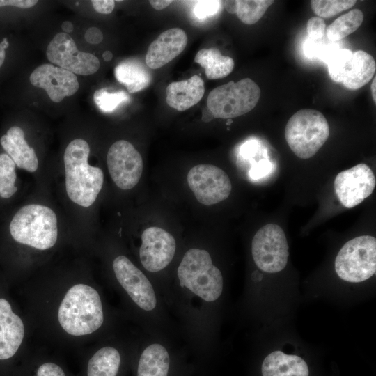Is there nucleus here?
<instances>
[{
	"instance_id": "f257e3e1",
	"label": "nucleus",
	"mask_w": 376,
	"mask_h": 376,
	"mask_svg": "<svg viewBox=\"0 0 376 376\" xmlns=\"http://www.w3.org/2000/svg\"><path fill=\"white\" fill-rule=\"evenodd\" d=\"M89 153L88 142L75 139L68 143L63 155L67 194L84 207L94 203L104 182L102 170L88 163Z\"/></svg>"
},
{
	"instance_id": "f03ea898",
	"label": "nucleus",
	"mask_w": 376,
	"mask_h": 376,
	"mask_svg": "<svg viewBox=\"0 0 376 376\" xmlns=\"http://www.w3.org/2000/svg\"><path fill=\"white\" fill-rule=\"evenodd\" d=\"M58 318L61 327L70 335L84 336L95 331L104 321L98 292L86 284L73 285L61 303Z\"/></svg>"
},
{
	"instance_id": "7ed1b4c3",
	"label": "nucleus",
	"mask_w": 376,
	"mask_h": 376,
	"mask_svg": "<svg viewBox=\"0 0 376 376\" xmlns=\"http://www.w3.org/2000/svg\"><path fill=\"white\" fill-rule=\"evenodd\" d=\"M9 230L16 242L46 250L54 246L57 241V217L53 210L45 205H26L15 213Z\"/></svg>"
},
{
	"instance_id": "20e7f679",
	"label": "nucleus",
	"mask_w": 376,
	"mask_h": 376,
	"mask_svg": "<svg viewBox=\"0 0 376 376\" xmlns=\"http://www.w3.org/2000/svg\"><path fill=\"white\" fill-rule=\"evenodd\" d=\"M180 285L206 301H214L221 295L223 277L213 265L210 253L203 249H190L178 268Z\"/></svg>"
},
{
	"instance_id": "39448f33",
	"label": "nucleus",
	"mask_w": 376,
	"mask_h": 376,
	"mask_svg": "<svg viewBox=\"0 0 376 376\" xmlns=\"http://www.w3.org/2000/svg\"><path fill=\"white\" fill-rule=\"evenodd\" d=\"M329 127L319 111L304 109L294 113L285 128V140L296 156L306 159L314 156L327 141Z\"/></svg>"
},
{
	"instance_id": "423d86ee",
	"label": "nucleus",
	"mask_w": 376,
	"mask_h": 376,
	"mask_svg": "<svg viewBox=\"0 0 376 376\" xmlns=\"http://www.w3.org/2000/svg\"><path fill=\"white\" fill-rule=\"evenodd\" d=\"M260 97V89L249 78L228 83L212 90L207 99V107L216 118H232L251 111Z\"/></svg>"
},
{
	"instance_id": "0eeeda50",
	"label": "nucleus",
	"mask_w": 376,
	"mask_h": 376,
	"mask_svg": "<svg viewBox=\"0 0 376 376\" xmlns=\"http://www.w3.org/2000/svg\"><path fill=\"white\" fill-rule=\"evenodd\" d=\"M335 270L343 280L359 283L376 271V239L362 235L347 242L335 259Z\"/></svg>"
},
{
	"instance_id": "6e6552de",
	"label": "nucleus",
	"mask_w": 376,
	"mask_h": 376,
	"mask_svg": "<svg viewBox=\"0 0 376 376\" xmlns=\"http://www.w3.org/2000/svg\"><path fill=\"white\" fill-rule=\"evenodd\" d=\"M288 244L283 229L275 224L261 227L255 234L251 252L257 267L268 273L285 268L289 256Z\"/></svg>"
},
{
	"instance_id": "1a4fd4ad",
	"label": "nucleus",
	"mask_w": 376,
	"mask_h": 376,
	"mask_svg": "<svg viewBox=\"0 0 376 376\" xmlns=\"http://www.w3.org/2000/svg\"><path fill=\"white\" fill-rule=\"evenodd\" d=\"M187 182L197 201L206 205L226 200L232 189L228 175L212 164L192 167L187 174Z\"/></svg>"
},
{
	"instance_id": "9d476101",
	"label": "nucleus",
	"mask_w": 376,
	"mask_h": 376,
	"mask_svg": "<svg viewBox=\"0 0 376 376\" xmlns=\"http://www.w3.org/2000/svg\"><path fill=\"white\" fill-rule=\"evenodd\" d=\"M107 164L111 179L120 189H130L140 180L143 159L129 141L119 140L113 143L108 150Z\"/></svg>"
},
{
	"instance_id": "9b49d317",
	"label": "nucleus",
	"mask_w": 376,
	"mask_h": 376,
	"mask_svg": "<svg viewBox=\"0 0 376 376\" xmlns=\"http://www.w3.org/2000/svg\"><path fill=\"white\" fill-rule=\"evenodd\" d=\"M48 60L75 75H89L100 68L99 59L91 53L79 51L69 34L57 33L47 47Z\"/></svg>"
},
{
	"instance_id": "f8f14e48",
	"label": "nucleus",
	"mask_w": 376,
	"mask_h": 376,
	"mask_svg": "<svg viewBox=\"0 0 376 376\" xmlns=\"http://www.w3.org/2000/svg\"><path fill=\"white\" fill-rule=\"evenodd\" d=\"M375 175L366 164H359L340 172L334 180L336 194L341 204L352 208L360 204L373 191Z\"/></svg>"
},
{
	"instance_id": "ddd939ff",
	"label": "nucleus",
	"mask_w": 376,
	"mask_h": 376,
	"mask_svg": "<svg viewBox=\"0 0 376 376\" xmlns=\"http://www.w3.org/2000/svg\"><path fill=\"white\" fill-rule=\"evenodd\" d=\"M113 269L118 281L137 306L145 311L155 308L157 300L150 282L127 257H116Z\"/></svg>"
},
{
	"instance_id": "4468645a",
	"label": "nucleus",
	"mask_w": 376,
	"mask_h": 376,
	"mask_svg": "<svg viewBox=\"0 0 376 376\" xmlns=\"http://www.w3.org/2000/svg\"><path fill=\"white\" fill-rule=\"evenodd\" d=\"M175 249V240L169 233L157 226L147 228L141 235V264L149 272H159L171 263Z\"/></svg>"
},
{
	"instance_id": "2eb2a0df",
	"label": "nucleus",
	"mask_w": 376,
	"mask_h": 376,
	"mask_svg": "<svg viewBox=\"0 0 376 376\" xmlns=\"http://www.w3.org/2000/svg\"><path fill=\"white\" fill-rule=\"evenodd\" d=\"M29 79L33 86L43 88L49 98L57 103L75 94L79 88L75 74L52 64L39 65Z\"/></svg>"
},
{
	"instance_id": "dca6fc26",
	"label": "nucleus",
	"mask_w": 376,
	"mask_h": 376,
	"mask_svg": "<svg viewBox=\"0 0 376 376\" xmlns=\"http://www.w3.org/2000/svg\"><path fill=\"white\" fill-rule=\"evenodd\" d=\"M187 44L186 33L173 28L162 32L151 42L146 55V63L151 69H158L178 56Z\"/></svg>"
},
{
	"instance_id": "f3484780",
	"label": "nucleus",
	"mask_w": 376,
	"mask_h": 376,
	"mask_svg": "<svg viewBox=\"0 0 376 376\" xmlns=\"http://www.w3.org/2000/svg\"><path fill=\"white\" fill-rule=\"evenodd\" d=\"M24 327L7 300L0 298V361L13 357L22 343Z\"/></svg>"
},
{
	"instance_id": "a211bd4d",
	"label": "nucleus",
	"mask_w": 376,
	"mask_h": 376,
	"mask_svg": "<svg viewBox=\"0 0 376 376\" xmlns=\"http://www.w3.org/2000/svg\"><path fill=\"white\" fill-rule=\"evenodd\" d=\"M0 143L15 165L29 172H35L38 161L34 149L29 146L24 132L18 126H13L1 136Z\"/></svg>"
},
{
	"instance_id": "6ab92c4d",
	"label": "nucleus",
	"mask_w": 376,
	"mask_h": 376,
	"mask_svg": "<svg viewBox=\"0 0 376 376\" xmlns=\"http://www.w3.org/2000/svg\"><path fill=\"white\" fill-rule=\"evenodd\" d=\"M205 93L203 80L198 75L170 83L166 88V102L179 111H185L196 104Z\"/></svg>"
},
{
	"instance_id": "aec40b11",
	"label": "nucleus",
	"mask_w": 376,
	"mask_h": 376,
	"mask_svg": "<svg viewBox=\"0 0 376 376\" xmlns=\"http://www.w3.org/2000/svg\"><path fill=\"white\" fill-rule=\"evenodd\" d=\"M261 373L262 376H309V369L301 357L276 350L264 359Z\"/></svg>"
},
{
	"instance_id": "412c9836",
	"label": "nucleus",
	"mask_w": 376,
	"mask_h": 376,
	"mask_svg": "<svg viewBox=\"0 0 376 376\" xmlns=\"http://www.w3.org/2000/svg\"><path fill=\"white\" fill-rule=\"evenodd\" d=\"M375 70L373 57L364 51H357L352 54L342 83L348 89H359L372 79Z\"/></svg>"
},
{
	"instance_id": "4be33fe9",
	"label": "nucleus",
	"mask_w": 376,
	"mask_h": 376,
	"mask_svg": "<svg viewBox=\"0 0 376 376\" xmlns=\"http://www.w3.org/2000/svg\"><path fill=\"white\" fill-rule=\"evenodd\" d=\"M116 79L124 85L130 93L146 88L151 81V75L139 61L127 59L120 63L114 70Z\"/></svg>"
},
{
	"instance_id": "5701e85b",
	"label": "nucleus",
	"mask_w": 376,
	"mask_h": 376,
	"mask_svg": "<svg viewBox=\"0 0 376 376\" xmlns=\"http://www.w3.org/2000/svg\"><path fill=\"white\" fill-rule=\"evenodd\" d=\"M170 358L166 348L152 344L142 352L138 364L137 376H167Z\"/></svg>"
},
{
	"instance_id": "b1692460",
	"label": "nucleus",
	"mask_w": 376,
	"mask_h": 376,
	"mask_svg": "<svg viewBox=\"0 0 376 376\" xmlns=\"http://www.w3.org/2000/svg\"><path fill=\"white\" fill-rule=\"evenodd\" d=\"M194 62L204 68L209 79H221L228 75L234 68L231 57L223 56L214 47L200 49L195 56Z\"/></svg>"
},
{
	"instance_id": "393cba45",
	"label": "nucleus",
	"mask_w": 376,
	"mask_h": 376,
	"mask_svg": "<svg viewBox=\"0 0 376 376\" xmlns=\"http://www.w3.org/2000/svg\"><path fill=\"white\" fill-rule=\"evenodd\" d=\"M120 364V355L112 347H104L90 359L87 376H116Z\"/></svg>"
},
{
	"instance_id": "a878e982",
	"label": "nucleus",
	"mask_w": 376,
	"mask_h": 376,
	"mask_svg": "<svg viewBox=\"0 0 376 376\" xmlns=\"http://www.w3.org/2000/svg\"><path fill=\"white\" fill-rule=\"evenodd\" d=\"M363 14L359 9L355 8L340 16L327 29V38L333 42L354 32L362 24Z\"/></svg>"
},
{
	"instance_id": "bb28decb",
	"label": "nucleus",
	"mask_w": 376,
	"mask_h": 376,
	"mask_svg": "<svg viewBox=\"0 0 376 376\" xmlns=\"http://www.w3.org/2000/svg\"><path fill=\"white\" fill-rule=\"evenodd\" d=\"M273 3L272 0H239L236 14L242 22L251 25L263 16Z\"/></svg>"
},
{
	"instance_id": "cd10ccee",
	"label": "nucleus",
	"mask_w": 376,
	"mask_h": 376,
	"mask_svg": "<svg viewBox=\"0 0 376 376\" xmlns=\"http://www.w3.org/2000/svg\"><path fill=\"white\" fill-rule=\"evenodd\" d=\"M15 164L7 154H0V196L11 197L17 191Z\"/></svg>"
},
{
	"instance_id": "c85d7f7f",
	"label": "nucleus",
	"mask_w": 376,
	"mask_h": 376,
	"mask_svg": "<svg viewBox=\"0 0 376 376\" xmlns=\"http://www.w3.org/2000/svg\"><path fill=\"white\" fill-rule=\"evenodd\" d=\"M352 52L348 49H338L327 60L328 72L336 82H342Z\"/></svg>"
},
{
	"instance_id": "c756f323",
	"label": "nucleus",
	"mask_w": 376,
	"mask_h": 376,
	"mask_svg": "<svg viewBox=\"0 0 376 376\" xmlns=\"http://www.w3.org/2000/svg\"><path fill=\"white\" fill-rule=\"evenodd\" d=\"M356 2L355 0H313L311 6L320 18H328L352 8Z\"/></svg>"
},
{
	"instance_id": "7c9ffc66",
	"label": "nucleus",
	"mask_w": 376,
	"mask_h": 376,
	"mask_svg": "<svg viewBox=\"0 0 376 376\" xmlns=\"http://www.w3.org/2000/svg\"><path fill=\"white\" fill-rule=\"evenodd\" d=\"M128 100L129 96L124 91L109 92L105 88L97 90L93 95V100L97 107L105 113L113 111L120 104L126 102Z\"/></svg>"
},
{
	"instance_id": "2f4dec72",
	"label": "nucleus",
	"mask_w": 376,
	"mask_h": 376,
	"mask_svg": "<svg viewBox=\"0 0 376 376\" xmlns=\"http://www.w3.org/2000/svg\"><path fill=\"white\" fill-rule=\"evenodd\" d=\"M338 49V46L335 42L326 41L323 38L319 40L308 38L304 45V51L308 58L320 59L325 63L331 53Z\"/></svg>"
},
{
	"instance_id": "473e14b6",
	"label": "nucleus",
	"mask_w": 376,
	"mask_h": 376,
	"mask_svg": "<svg viewBox=\"0 0 376 376\" xmlns=\"http://www.w3.org/2000/svg\"><path fill=\"white\" fill-rule=\"evenodd\" d=\"M222 5L221 1H199L195 4L194 13L198 18L204 19L217 13Z\"/></svg>"
},
{
	"instance_id": "72a5a7b5",
	"label": "nucleus",
	"mask_w": 376,
	"mask_h": 376,
	"mask_svg": "<svg viewBox=\"0 0 376 376\" xmlns=\"http://www.w3.org/2000/svg\"><path fill=\"white\" fill-rule=\"evenodd\" d=\"M326 24L322 18L313 17L307 22L306 31L308 38L319 40L324 37Z\"/></svg>"
},
{
	"instance_id": "f704fd0d",
	"label": "nucleus",
	"mask_w": 376,
	"mask_h": 376,
	"mask_svg": "<svg viewBox=\"0 0 376 376\" xmlns=\"http://www.w3.org/2000/svg\"><path fill=\"white\" fill-rule=\"evenodd\" d=\"M37 376H65L63 369L56 363L47 362L37 370Z\"/></svg>"
},
{
	"instance_id": "c9c22d12",
	"label": "nucleus",
	"mask_w": 376,
	"mask_h": 376,
	"mask_svg": "<svg viewBox=\"0 0 376 376\" xmlns=\"http://www.w3.org/2000/svg\"><path fill=\"white\" fill-rule=\"evenodd\" d=\"M113 0H93L91 1L93 8L101 14L111 13L115 7Z\"/></svg>"
},
{
	"instance_id": "e433bc0d",
	"label": "nucleus",
	"mask_w": 376,
	"mask_h": 376,
	"mask_svg": "<svg viewBox=\"0 0 376 376\" xmlns=\"http://www.w3.org/2000/svg\"><path fill=\"white\" fill-rule=\"evenodd\" d=\"M37 3V0H0V7L12 6L20 8H30Z\"/></svg>"
},
{
	"instance_id": "4c0bfd02",
	"label": "nucleus",
	"mask_w": 376,
	"mask_h": 376,
	"mask_svg": "<svg viewBox=\"0 0 376 376\" xmlns=\"http://www.w3.org/2000/svg\"><path fill=\"white\" fill-rule=\"evenodd\" d=\"M84 37L86 40L91 44H98L103 40L102 31L96 27L88 29L85 33Z\"/></svg>"
},
{
	"instance_id": "58836bf2",
	"label": "nucleus",
	"mask_w": 376,
	"mask_h": 376,
	"mask_svg": "<svg viewBox=\"0 0 376 376\" xmlns=\"http://www.w3.org/2000/svg\"><path fill=\"white\" fill-rule=\"evenodd\" d=\"M149 3L153 8H155V10H160L164 8H166L167 6L171 4V3H173V1L171 0H150Z\"/></svg>"
},
{
	"instance_id": "ea45409f",
	"label": "nucleus",
	"mask_w": 376,
	"mask_h": 376,
	"mask_svg": "<svg viewBox=\"0 0 376 376\" xmlns=\"http://www.w3.org/2000/svg\"><path fill=\"white\" fill-rule=\"evenodd\" d=\"M222 4L230 13L234 14L237 11V1H223Z\"/></svg>"
},
{
	"instance_id": "a19ab883",
	"label": "nucleus",
	"mask_w": 376,
	"mask_h": 376,
	"mask_svg": "<svg viewBox=\"0 0 376 376\" xmlns=\"http://www.w3.org/2000/svg\"><path fill=\"white\" fill-rule=\"evenodd\" d=\"M214 118V116L207 107L203 109L202 111V120L204 122H209Z\"/></svg>"
},
{
	"instance_id": "79ce46f5",
	"label": "nucleus",
	"mask_w": 376,
	"mask_h": 376,
	"mask_svg": "<svg viewBox=\"0 0 376 376\" xmlns=\"http://www.w3.org/2000/svg\"><path fill=\"white\" fill-rule=\"evenodd\" d=\"M61 29L63 31V33L68 34L73 31L74 26L72 23L70 21H65L62 23Z\"/></svg>"
},
{
	"instance_id": "37998d69",
	"label": "nucleus",
	"mask_w": 376,
	"mask_h": 376,
	"mask_svg": "<svg viewBox=\"0 0 376 376\" xmlns=\"http://www.w3.org/2000/svg\"><path fill=\"white\" fill-rule=\"evenodd\" d=\"M375 83H376V78L374 77L373 81L371 84V93H372V97L374 102H376V93H375Z\"/></svg>"
},
{
	"instance_id": "c03bdc74",
	"label": "nucleus",
	"mask_w": 376,
	"mask_h": 376,
	"mask_svg": "<svg viewBox=\"0 0 376 376\" xmlns=\"http://www.w3.org/2000/svg\"><path fill=\"white\" fill-rule=\"evenodd\" d=\"M5 56H6L5 49L3 47V46L0 43V68L1 67L2 64L4 62Z\"/></svg>"
},
{
	"instance_id": "a18cd8bd",
	"label": "nucleus",
	"mask_w": 376,
	"mask_h": 376,
	"mask_svg": "<svg viewBox=\"0 0 376 376\" xmlns=\"http://www.w3.org/2000/svg\"><path fill=\"white\" fill-rule=\"evenodd\" d=\"M102 57L105 61L108 62L112 59L113 54L110 51H105L102 54Z\"/></svg>"
},
{
	"instance_id": "49530a36",
	"label": "nucleus",
	"mask_w": 376,
	"mask_h": 376,
	"mask_svg": "<svg viewBox=\"0 0 376 376\" xmlns=\"http://www.w3.org/2000/svg\"><path fill=\"white\" fill-rule=\"evenodd\" d=\"M4 49L7 48L9 46L8 41L6 38H4L2 42L1 43Z\"/></svg>"
}]
</instances>
